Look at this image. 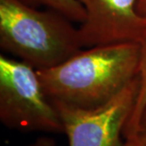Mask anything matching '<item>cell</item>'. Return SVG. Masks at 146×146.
I'll use <instances>...</instances> for the list:
<instances>
[{
  "label": "cell",
  "mask_w": 146,
  "mask_h": 146,
  "mask_svg": "<svg viewBox=\"0 0 146 146\" xmlns=\"http://www.w3.org/2000/svg\"><path fill=\"white\" fill-rule=\"evenodd\" d=\"M138 43L89 47L57 66L36 70L51 101L95 108L115 98L138 76Z\"/></svg>",
  "instance_id": "6da1fadb"
},
{
  "label": "cell",
  "mask_w": 146,
  "mask_h": 146,
  "mask_svg": "<svg viewBox=\"0 0 146 146\" xmlns=\"http://www.w3.org/2000/svg\"><path fill=\"white\" fill-rule=\"evenodd\" d=\"M0 46L36 70L54 68L83 47L72 21L21 0H0Z\"/></svg>",
  "instance_id": "7a4b0ae2"
},
{
  "label": "cell",
  "mask_w": 146,
  "mask_h": 146,
  "mask_svg": "<svg viewBox=\"0 0 146 146\" xmlns=\"http://www.w3.org/2000/svg\"><path fill=\"white\" fill-rule=\"evenodd\" d=\"M0 120L13 130L64 133L60 116L37 71L3 54L0 55Z\"/></svg>",
  "instance_id": "3957f363"
},
{
  "label": "cell",
  "mask_w": 146,
  "mask_h": 146,
  "mask_svg": "<svg viewBox=\"0 0 146 146\" xmlns=\"http://www.w3.org/2000/svg\"><path fill=\"white\" fill-rule=\"evenodd\" d=\"M138 77L106 103L81 108L51 101L62 120L69 146H122L121 136L132 112Z\"/></svg>",
  "instance_id": "277c9868"
},
{
  "label": "cell",
  "mask_w": 146,
  "mask_h": 146,
  "mask_svg": "<svg viewBox=\"0 0 146 146\" xmlns=\"http://www.w3.org/2000/svg\"><path fill=\"white\" fill-rule=\"evenodd\" d=\"M86 18L78 28L83 47L138 43L146 39V16L138 0H78Z\"/></svg>",
  "instance_id": "5b68a950"
},
{
  "label": "cell",
  "mask_w": 146,
  "mask_h": 146,
  "mask_svg": "<svg viewBox=\"0 0 146 146\" xmlns=\"http://www.w3.org/2000/svg\"><path fill=\"white\" fill-rule=\"evenodd\" d=\"M140 61L138 72V91L135 105L123 131L125 140L136 137V131L143 110L146 107V39L140 44Z\"/></svg>",
  "instance_id": "8992f818"
},
{
  "label": "cell",
  "mask_w": 146,
  "mask_h": 146,
  "mask_svg": "<svg viewBox=\"0 0 146 146\" xmlns=\"http://www.w3.org/2000/svg\"><path fill=\"white\" fill-rule=\"evenodd\" d=\"M32 7L43 6L52 9L65 16L70 21L83 23L86 18V13L83 6L78 0H21Z\"/></svg>",
  "instance_id": "52a82bcc"
},
{
  "label": "cell",
  "mask_w": 146,
  "mask_h": 146,
  "mask_svg": "<svg viewBox=\"0 0 146 146\" xmlns=\"http://www.w3.org/2000/svg\"><path fill=\"white\" fill-rule=\"evenodd\" d=\"M135 138L146 145V107L142 112Z\"/></svg>",
  "instance_id": "ba28073f"
},
{
  "label": "cell",
  "mask_w": 146,
  "mask_h": 146,
  "mask_svg": "<svg viewBox=\"0 0 146 146\" xmlns=\"http://www.w3.org/2000/svg\"><path fill=\"white\" fill-rule=\"evenodd\" d=\"M26 146H57L55 140L50 136H41Z\"/></svg>",
  "instance_id": "9c48e42d"
},
{
  "label": "cell",
  "mask_w": 146,
  "mask_h": 146,
  "mask_svg": "<svg viewBox=\"0 0 146 146\" xmlns=\"http://www.w3.org/2000/svg\"><path fill=\"white\" fill-rule=\"evenodd\" d=\"M122 146H146L145 144L137 140L136 138H132V139H128L126 140V141L123 143Z\"/></svg>",
  "instance_id": "30bf717a"
},
{
  "label": "cell",
  "mask_w": 146,
  "mask_h": 146,
  "mask_svg": "<svg viewBox=\"0 0 146 146\" xmlns=\"http://www.w3.org/2000/svg\"><path fill=\"white\" fill-rule=\"evenodd\" d=\"M138 8L141 14L146 16V0H138Z\"/></svg>",
  "instance_id": "8fae6325"
}]
</instances>
